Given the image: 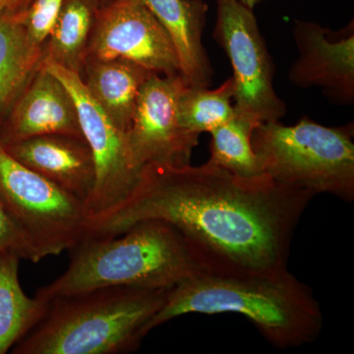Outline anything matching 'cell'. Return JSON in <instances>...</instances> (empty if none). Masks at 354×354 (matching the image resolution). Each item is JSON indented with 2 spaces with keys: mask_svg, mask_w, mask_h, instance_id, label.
Returning <instances> with one entry per match:
<instances>
[{
  "mask_svg": "<svg viewBox=\"0 0 354 354\" xmlns=\"http://www.w3.org/2000/svg\"><path fill=\"white\" fill-rule=\"evenodd\" d=\"M314 197L268 176L241 178L208 162L147 165L131 194L92 221L85 239L164 221L201 246L223 274H274L288 269L293 235Z\"/></svg>",
  "mask_w": 354,
  "mask_h": 354,
  "instance_id": "1",
  "label": "cell"
},
{
  "mask_svg": "<svg viewBox=\"0 0 354 354\" xmlns=\"http://www.w3.org/2000/svg\"><path fill=\"white\" fill-rule=\"evenodd\" d=\"M70 251L66 271L37 291L44 301L104 286L174 288L223 274L215 260L171 223L140 221L109 239H85Z\"/></svg>",
  "mask_w": 354,
  "mask_h": 354,
  "instance_id": "2",
  "label": "cell"
},
{
  "mask_svg": "<svg viewBox=\"0 0 354 354\" xmlns=\"http://www.w3.org/2000/svg\"><path fill=\"white\" fill-rule=\"evenodd\" d=\"M221 313L245 317L281 349L315 342L323 328L322 309L313 290L286 269L274 274H208L183 281L169 291L147 333L187 314Z\"/></svg>",
  "mask_w": 354,
  "mask_h": 354,
  "instance_id": "3",
  "label": "cell"
},
{
  "mask_svg": "<svg viewBox=\"0 0 354 354\" xmlns=\"http://www.w3.org/2000/svg\"><path fill=\"white\" fill-rule=\"evenodd\" d=\"M171 288L113 286L50 300L13 354H122L138 349Z\"/></svg>",
  "mask_w": 354,
  "mask_h": 354,
  "instance_id": "4",
  "label": "cell"
},
{
  "mask_svg": "<svg viewBox=\"0 0 354 354\" xmlns=\"http://www.w3.org/2000/svg\"><path fill=\"white\" fill-rule=\"evenodd\" d=\"M353 122L339 127L301 118L295 125L261 123L253 131L254 152L276 183L354 201Z\"/></svg>",
  "mask_w": 354,
  "mask_h": 354,
  "instance_id": "5",
  "label": "cell"
},
{
  "mask_svg": "<svg viewBox=\"0 0 354 354\" xmlns=\"http://www.w3.org/2000/svg\"><path fill=\"white\" fill-rule=\"evenodd\" d=\"M0 200L43 259L86 239L90 216L85 203L20 164L1 146Z\"/></svg>",
  "mask_w": 354,
  "mask_h": 354,
  "instance_id": "6",
  "label": "cell"
},
{
  "mask_svg": "<svg viewBox=\"0 0 354 354\" xmlns=\"http://www.w3.org/2000/svg\"><path fill=\"white\" fill-rule=\"evenodd\" d=\"M216 2L213 37L234 70L235 113L257 125L281 120L288 109L274 91V62L253 9L239 0Z\"/></svg>",
  "mask_w": 354,
  "mask_h": 354,
  "instance_id": "7",
  "label": "cell"
},
{
  "mask_svg": "<svg viewBox=\"0 0 354 354\" xmlns=\"http://www.w3.org/2000/svg\"><path fill=\"white\" fill-rule=\"evenodd\" d=\"M44 65L73 97L83 137L92 152L95 179L87 204L91 223L120 206L131 194L142 169L133 164L125 132L114 124L93 99L80 76L50 62H44Z\"/></svg>",
  "mask_w": 354,
  "mask_h": 354,
  "instance_id": "8",
  "label": "cell"
},
{
  "mask_svg": "<svg viewBox=\"0 0 354 354\" xmlns=\"http://www.w3.org/2000/svg\"><path fill=\"white\" fill-rule=\"evenodd\" d=\"M114 58L158 75L180 74L174 41L144 0H118L97 12L85 62Z\"/></svg>",
  "mask_w": 354,
  "mask_h": 354,
  "instance_id": "9",
  "label": "cell"
},
{
  "mask_svg": "<svg viewBox=\"0 0 354 354\" xmlns=\"http://www.w3.org/2000/svg\"><path fill=\"white\" fill-rule=\"evenodd\" d=\"M183 76L153 73L144 84L125 132L133 164L183 167L189 165L199 136L183 129L177 115Z\"/></svg>",
  "mask_w": 354,
  "mask_h": 354,
  "instance_id": "10",
  "label": "cell"
},
{
  "mask_svg": "<svg viewBox=\"0 0 354 354\" xmlns=\"http://www.w3.org/2000/svg\"><path fill=\"white\" fill-rule=\"evenodd\" d=\"M292 36L298 58L288 71L297 87L320 88L335 106L354 104V22L337 31L297 20Z\"/></svg>",
  "mask_w": 354,
  "mask_h": 354,
  "instance_id": "11",
  "label": "cell"
},
{
  "mask_svg": "<svg viewBox=\"0 0 354 354\" xmlns=\"http://www.w3.org/2000/svg\"><path fill=\"white\" fill-rule=\"evenodd\" d=\"M46 134L83 137L73 97L43 64L0 127V146Z\"/></svg>",
  "mask_w": 354,
  "mask_h": 354,
  "instance_id": "12",
  "label": "cell"
},
{
  "mask_svg": "<svg viewBox=\"0 0 354 354\" xmlns=\"http://www.w3.org/2000/svg\"><path fill=\"white\" fill-rule=\"evenodd\" d=\"M2 148L20 164L57 184L87 207L94 190L95 172L92 152L84 137L41 135Z\"/></svg>",
  "mask_w": 354,
  "mask_h": 354,
  "instance_id": "13",
  "label": "cell"
},
{
  "mask_svg": "<svg viewBox=\"0 0 354 354\" xmlns=\"http://www.w3.org/2000/svg\"><path fill=\"white\" fill-rule=\"evenodd\" d=\"M169 32L186 86L209 88L214 69L203 44L208 6L203 0H144Z\"/></svg>",
  "mask_w": 354,
  "mask_h": 354,
  "instance_id": "14",
  "label": "cell"
},
{
  "mask_svg": "<svg viewBox=\"0 0 354 354\" xmlns=\"http://www.w3.org/2000/svg\"><path fill=\"white\" fill-rule=\"evenodd\" d=\"M153 72L124 59L88 60L81 80L93 99L122 131L127 132L140 91Z\"/></svg>",
  "mask_w": 354,
  "mask_h": 354,
  "instance_id": "15",
  "label": "cell"
},
{
  "mask_svg": "<svg viewBox=\"0 0 354 354\" xmlns=\"http://www.w3.org/2000/svg\"><path fill=\"white\" fill-rule=\"evenodd\" d=\"M25 15L0 18V127L44 64L43 46L30 39Z\"/></svg>",
  "mask_w": 354,
  "mask_h": 354,
  "instance_id": "16",
  "label": "cell"
},
{
  "mask_svg": "<svg viewBox=\"0 0 354 354\" xmlns=\"http://www.w3.org/2000/svg\"><path fill=\"white\" fill-rule=\"evenodd\" d=\"M21 257L14 251L0 253V354L11 351L46 315L48 302L29 297L19 281Z\"/></svg>",
  "mask_w": 354,
  "mask_h": 354,
  "instance_id": "17",
  "label": "cell"
},
{
  "mask_svg": "<svg viewBox=\"0 0 354 354\" xmlns=\"http://www.w3.org/2000/svg\"><path fill=\"white\" fill-rule=\"evenodd\" d=\"M97 12L93 0H64L43 44L44 62L57 64L80 76Z\"/></svg>",
  "mask_w": 354,
  "mask_h": 354,
  "instance_id": "18",
  "label": "cell"
},
{
  "mask_svg": "<svg viewBox=\"0 0 354 354\" xmlns=\"http://www.w3.org/2000/svg\"><path fill=\"white\" fill-rule=\"evenodd\" d=\"M257 127L252 120L235 113L232 120L209 132L212 138L209 164L241 178L267 176L251 142Z\"/></svg>",
  "mask_w": 354,
  "mask_h": 354,
  "instance_id": "19",
  "label": "cell"
},
{
  "mask_svg": "<svg viewBox=\"0 0 354 354\" xmlns=\"http://www.w3.org/2000/svg\"><path fill=\"white\" fill-rule=\"evenodd\" d=\"M234 82L232 77L220 87H189L184 84L177 100V115L180 127L200 136L225 124L235 115Z\"/></svg>",
  "mask_w": 354,
  "mask_h": 354,
  "instance_id": "20",
  "label": "cell"
},
{
  "mask_svg": "<svg viewBox=\"0 0 354 354\" xmlns=\"http://www.w3.org/2000/svg\"><path fill=\"white\" fill-rule=\"evenodd\" d=\"M64 0H32L25 15L30 39L43 46L58 17Z\"/></svg>",
  "mask_w": 354,
  "mask_h": 354,
  "instance_id": "21",
  "label": "cell"
},
{
  "mask_svg": "<svg viewBox=\"0 0 354 354\" xmlns=\"http://www.w3.org/2000/svg\"><path fill=\"white\" fill-rule=\"evenodd\" d=\"M14 251L21 259L38 263L43 260L37 249L15 225L0 200V253Z\"/></svg>",
  "mask_w": 354,
  "mask_h": 354,
  "instance_id": "22",
  "label": "cell"
},
{
  "mask_svg": "<svg viewBox=\"0 0 354 354\" xmlns=\"http://www.w3.org/2000/svg\"><path fill=\"white\" fill-rule=\"evenodd\" d=\"M32 0H0V18L27 12Z\"/></svg>",
  "mask_w": 354,
  "mask_h": 354,
  "instance_id": "23",
  "label": "cell"
},
{
  "mask_svg": "<svg viewBox=\"0 0 354 354\" xmlns=\"http://www.w3.org/2000/svg\"><path fill=\"white\" fill-rule=\"evenodd\" d=\"M95 2V6H97V9L102 10V9L106 8L111 4L114 3V2L118 1V0H93Z\"/></svg>",
  "mask_w": 354,
  "mask_h": 354,
  "instance_id": "24",
  "label": "cell"
},
{
  "mask_svg": "<svg viewBox=\"0 0 354 354\" xmlns=\"http://www.w3.org/2000/svg\"><path fill=\"white\" fill-rule=\"evenodd\" d=\"M239 1L249 8L254 9V7L262 2L263 0H239Z\"/></svg>",
  "mask_w": 354,
  "mask_h": 354,
  "instance_id": "25",
  "label": "cell"
}]
</instances>
